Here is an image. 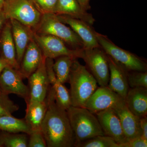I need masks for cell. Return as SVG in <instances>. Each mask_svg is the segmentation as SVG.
<instances>
[{"label":"cell","instance_id":"28","mask_svg":"<svg viewBox=\"0 0 147 147\" xmlns=\"http://www.w3.org/2000/svg\"><path fill=\"white\" fill-rule=\"evenodd\" d=\"M19 109L16 105L8 96V94L0 90V117L12 115Z\"/></svg>","mask_w":147,"mask_h":147},{"label":"cell","instance_id":"5","mask_svg":"<svg viewBox=\"0 0 147 147\" xmlns=\"http://www.w3.org/2000/svg\"><path fill=\"white\" fill-rule=\"evenodd\" d=\"M100 47L127 71H147V65L144 60L137 55L115 45L108 36L96 32Z\"/></svg>","mask_w":147,"mask_h":147},{"label":"cell","instance_id":"13","mask_svg":"<svg viewBox=\"0 0 147 147\" xmlns=\"http://www.w3.org/2000/svg\"><path fill=\"white\" fill-rule=\"evenodd\" d=\"M57 16L60 21L68 25L81 38L84 44V48L100 47L96 35V31L92 25L80 19L67 15Z\"/></svg>","mask_w":147,"mask_h":147},{"label":"cell","instance_id":"7","mask_svg":"<svg viewBox=\"0 0 147 147\" xmlns=\"http://www.w3.org/2000/svg\"><path fill=\"white\" fill-rule=\"evenodd\" d=\"M100 86H108L110 70L107 54L99 47L84 48L82 57Z\"/></svg>","mask_w":147,"mask_h":147},{"label":"cell","instance_id":"6","mask_svg":"<svg viewBox=\"0 0 147 147\" xmlns=\"http://www.w3.org/2000/svg\"><path fill=\"white\" fill-rule=\"evenodd\" d=\"M2 9L7 20L14 19L32 30L42 15L30 0H4Z\"/></svg>","mask_w":147,"mask_h":147},{"label":"cell","instance_id":"2","mask_svg":"<svg viewBox=\"0 0 147 147\" xmlns=\"http://www.w3.org/2000/svg\"><path fill=\"white\" fill-rule=\"evenodd\" d=\"M68 82L71 106L84 107L85 103L98 88L97 82L87 67L74 61Z\"/></svg>","mask_w":147,"mask_h":147},{"label":"cell","instance_id":"15","mask_svg":"<svg viewBox=\"0 0 147 147\" xmlns=\"http://www.w3.org/2000/svg\"><path fill=\"white\" fill-rule=\"evenodd\" d=\"M107 57L110 70L108 86L125 99L130 88L127 81L128 71L110 56Z\"/></svg>","mask_w":147,"mask_h":147},{"label":"cell","instance_id":"8","mask_svg":"<svg viewBox=\"0 0 147 147\" xmlns=\"http://www.w3.org/2000/svg\"><path fill=\"white\" fill-rule=\"evenodd\" d=\"M32 32L33 38L45 57L54 59L61 56H69L77 59L82 58L83 49L74 50L57 37Z\"/></svg>","mask_w":147,"mask_h":147},{"label":"cell","instance_id":"18","mask_svg":"<svg viewBox=\"0 0 147 147\" xmlns=\"http://www.w3.org/2000/svg\"><path fill=\"white\" fill-rule=\"evenodd\" d=\"M43 56L37 44L32 38L23 56L19 71L24 79L28 78L38 68L41 63Z\"/></svg>","mask_w":147,"mask_h":147},{"label":"cell","instance_id":"12","mask_svg":"<svg viewBox=\"0 0 147 147\" xmlns=\"http://www.w3.org/2000/svg\"><path fill=\"white\" fill-rule=\"evenodd\" d=\"M46 58L44 56L38 67L28 78L30 91L28 101H44L47 96L50 84L45 66Z\"/></svg>","mask_w":147,"mask_h":147},{"label":"cell","instance_id":"23","mask_svg":"<svg viewBox=\"0 0 147 147\" xmlns=\"http://www.w3.org/2000/svg\"><path fill=\"white\" fill-rule=\"evenodd\" d=\"M0 129L11 133H26L29 135L32 130L25 119L16 118L12 115L0 117Z\"/></svg>","mask_w":147,"mask_h":147},{"label":"cell","instance_id":"36","mask_svg":"<svg viewBox=\"0 0 147 147\" xmlns=\"http://www.w3.org/2000/svg\"><path fill=\"white\" fill-rule=\"evenodd\" d=\"M4 0H0V8H2Z\"/></svg>","mask_w":147,"mask_h":147},{"label":"cell","instance_id":"10","mask_svg":"<svg viewBox=\"0 0 147 147\" xmlns=\"http://www.w3.org/2000/svg\"><path fill=\"white\" fill-rule=\"evenodd\" d=\"M23 79L19 70L7 66L0 74V90L7 94L17 95L27 102L29 100L30 91Z\"/></svg>","mask_w":147,"mask_h":147},{"label":"cell","instance_id":"33","mask_svg":"<svg viewBox=\"0 0 147 147\" xmlns=\"http://www.w3.org/2000/svg\"><path fill=\"white\" fill-rule=\"evenodd\" d=\"M7 20V19L2 9V8H0V34Z\"/></svg>","mask_w":147,"mask_h":147},{"label":"cell","instance_id":"26","mask_svg":"<svg viewBox=\"0 0 147 147\" xmlns=\"http://www.w3.org/2000/svg\"><path fill=\"white\" fill-rule=\"evenodd\" d=\"M77 147H121L113 138L106 135H99L82 142Z\"/></svg>","mask_w":147,"mask_h":147},{"label":"cell","instance_id":"11","mask_svg":"<svg viewBox=\"0 0 147 147\" xmlns=\"http://www.w3.org/2000/svg\"><path fill=\"white\" fill-rule=\"evenodd\" d=\"M104 134L111 137L122 145L127 142L124 134L118 116L113 108H109L95 114Z\"/></svg>","mask_w":147,"mask_h":147},{"label":"cell","instance_id":"24","mask_svg":"<svg viewBox=\"0 0 147 147\" xmlns=\"http://www.w3.org/2000/svg\"><path fill=\"white\" fill-rule=\"evenodd\" d=\"M77 59L69 56H63L56 58L53 67L57 79L63 84L68 82L72 63Z\"/></svg>","mask_w":147,"mask_h":147},{"label":"cell","instance_id":"35","mask_svg":"<svg viewBox=\"0 0 147 147\" xmlns=\"http://www.w3.org/2000/svg\"><path fill=\"white\" fill-rule=\"evenodd\" d=\"M7 66H8V65L7 63L3 59L0 57V74L6 67Z\"/></svg>","mask_w":147,"mask_h":147},{"label":"cell","instance_id":"31","mask_svg":"<svg viewBox=\"0 0 147 147\" xmlns=\"http://www.w3.org/2000/svg\"><path fill=\"white\" fill-rule=\"evenodd\" d=\"M147 140L142 137L129 140L122 145L121 147H147Z\"/></svg>","mask_w":147,"mask_h":147},{"label":"cell","instance_id":"16","mask_svg":"<svg viewBox=\"0 0 147 147\" xmlns=\"http://www.w3.org/2000/svg\"><path fill=\"white\" fill-rule=\"evenodd\" d=\"M0 57L8 66L19 70L20 65L16 59V50L13 41L10 21L7 20L0 34Z\"/></svg>","mask_w":147,"mask_h":147},{"label":"cell","instance_id":"29","mask_svg":"<svg viewBox=\"0 0 147 147\" xmlns=\"http://www.w3.org/2000/svg\"><path fill=\"white\" fill-rule=\"evenodd\" d=\"M41 14L55 13L58 0H30Z\"/></svg>","mask_w":147,"mask_h":147},{"label":"cell","instance_id":"1","mask_svg":"<svg viewBox=\"0 0 147 147\" xmlns=\"http://www.w3.org/2000/svg\"><path fill=\"white\" fill-rule=\"evenodd\" d=\"M47 110L41 130L47 147H74L75 138L67 110L55 101L54 91L50 87L46 98Z\"/></svg>","mask_w":147,"mask_h":147},{"label":"cell","instance_id":"20","mask_svg":"<svg viewBox=\"0 0 147 147\" xmlns=\"http://www.w3.org/2000/svg\"><path fill=\"white\" fill-rule=\"evenodd\" d=\"M124 99L127 107L132 114L139 118L147 116V88H129Z\"/></svg>","mask_w":147,"mask_h":147},{"label":"cell","instance_id":"22","mask_svg":"<svg viewBox=\"0 0 147 147\" xmlns=\"http://www.w3.org/2000/svg\"><path fill=\"white\" fill-rule=\"evenodd\" d=\"M26 103L25 121L32 131L41 130V125L47 110L46 98L44 101H29Z\"/></svg>","mask_w":147,"mask_h":147},{"label":"cell","instance_id":"25","mask_svg":"<svg viewBox=\"0 0 147 147\" xmlns=\"http://www.w3.org/2000/svg\"><path fill=\"white\" fill-rule=\"evenodd\" d=\"M28 134L6 132L0 136V147H27L28 143Z\"/></svg>","mask_w":147,"mask_h":147},{"label":"cell","instance_id":"34","mask_svg":"<svg viewBox=\"0 0 147 147\" xmlns=\"http://www.w3.org/2000/svg\"><path fill=\"white\" fill-rule=\"evenodd\" d=\"M79 4L82 7V8L86 11H88L91 9L90 5V0H77Z\"/></svg>","mask_w":147,"mask_h":147},{"label":"cell","instance_id":"30","mask_svg":"<svg viewBox=\"0 0 147 147\" xmlns=\"http://www.w3.org/2000/svg\"><path fill=\"white\" fill-rule=\"evenodd\" d=\"M28 147H46V142L41 130H32L29 135Z\"/></svg>","mask_w":147,"mask_h":147},{"label":"cell","instance_id":"4","mask_svg":"<svg viewBox=\"0 0 147 147\" xmlns=\"http://www.w3.org/2000/svg\"><path fill=\"white\" fill-rule=\"evenodd\" d=\"M32 30L38 33L57 37L74 50L84 48L81 38L70 27L60 21L56 13L42 14L39 23Z\"/></svg>","mask_w":147,"mask_h":147},{"label":"cell","instance_id":"14","mask_svg":"<svg viewBox=\"0 0 147 147\" xmlns=\"http://www.w3.org/2000/svg\"><path fill=\"white\" fill-rule=\"evenodd\" d=\"M113 109L118 116L124 134L127 141L142 136L140 118L129 110L125 101Z\"/></svg>","mask_w":147,"mask_h":147},{"label":"cell","instance_id":"17","mask_svg":"<svg viewBox=\"0 0 147 147\" xmlns=\"http://www.w3.org/2000/svg\"><path fill=\"white\" fill-rule=\"evenodd\" d=\"M53 59L46 58L45 66L50 87L54 92L55 101L61 108L66 110L71 106L69 91L63 84L59 82L55 75L53 65Z\"/></svg>","mask_w":147,"mask_h":147},{"label":"cell","instance_id":"32","mask_svg":"<svg viewBox=\"0 0 147 147\" xmlns=\"http://www.w3.org/2000/svg\"><path fill=\"white\" fill-rule=\"evenodd\" d=\"M140 128L142 132V136L147 140V116L141 118L140 120Z\"/></svg>","mask_w":147,"mask_h":147},{"label":"cell","instance_id":"9","mask_svg":"<svg viewBox=\"0 0 147 147\" xmlns=\"http://www.w3.org/2000/svg\"><path fill=\"white\" fill-rule=\"evenodd\" d=\"M125 101L124 98L108 86L97 88L85 103L84 108L93 114L115 108Z\"/></svg>","mask_w":147,"mask_h":147},{"label":"cell","instance_id":"19","mask_svg":"<svg viewBox=\"0 0 147 147\" xmlns=\"http://www.w3.org/2000/svg\"><path fill=\"white\" fill-rule=\"evenodd\" d=\"M16 50V59L19 65L29 42L33 38L32 30L14 19H9Z\"/></svg>","mask_w":147,"mask_h":147},{"label":"cell","instance_id":"27","mask_svg":"<svg viewBox=\"0 0 147 147\" xmlns=\"http://www.w3.org/2000/svg\"><path fill=\"white\" fill-rule=\"evenodd\" d=\"M127 77L129 88L143 87L147 88V71H128Z\"/></svg>","mask_w":147,"mask_h":147},{"label":"cell","instance_id":"3","mask_svg":"<svg viewBox=\"0 0 147 147\" xmlns=\"http://www.w3.org/2000/svg\"><path fill=\"white\" fill-rule=\"evenodd\" d=\"M67 112L75 138L74 147L96 136L105 135L96 116L86 108L71 106Z\"/></svg>","mask_w":147,"mask_h":147},{"label":"cell","instance_id":"21","mask_svg":"<svg viewBox=\"0 0 147 147\" xmlns=\"http://www.w3.org/2000/svg\"><path fill=\"white\" fill-rule=\"evenodd\" d=\"M55 13L80 19L92 26L95 21L92 14L84 10L77 0H58Z\"/></svg>","mask_w":147,"mask_h":147}]
</instances>
